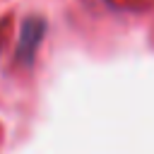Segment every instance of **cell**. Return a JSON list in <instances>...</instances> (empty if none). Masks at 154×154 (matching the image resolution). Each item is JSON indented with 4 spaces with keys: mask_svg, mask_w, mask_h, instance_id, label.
Segmentation results:
<instances>
[{
    "mask_svg": "<svg viewBox=\"0 0 154 154\" xmlns=\"http://www.w3.org/2000/svg\"><path fill=\"white\" fill-rule=\"evenodd\" d=\"M41 36H43V22L31 17L22 24V36H19V46H17V53L24 63H31L34 55H36V48L41 43Z\"/></svg>",
    "mask_w": 154,
    "mask_h": 154,
    "instance_id": "6da1fadb",
    "label": "cell"
}]
</instances>
